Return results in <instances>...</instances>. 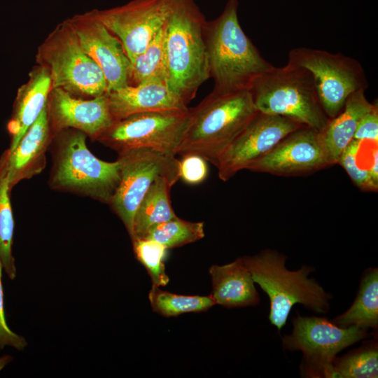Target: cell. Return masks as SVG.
Listing matches in <instances>:
<instances>
[{
    "instance_id": "obj_1",
    "label": "cell",
    "mask_w": 378,
    "mask_h": 378,
    "mask_svg": "<svg viewBox=\"0 0 378 378\" xmlns=\"http://www.w3.org/2000/svg\"><path fill=\"white\" fill-rule=\"evenodd\" d=\"M206 24L194 0H173L164 29L165 79L187 106L210 78Z\"/></svg>"
},
{
    "instance_id": "obj_2",
    "label": "cell",
    "mask_w": 378,
    "mask_h": 378,
    "mask_svg": "<svg viewBox=\"0 0 378 378\" xmlns=\"http://www.w3.org/2000/svg\"><path fill=\"white\" fill-rule=\"evenodd\" d=\"M238 6L237 0H227L221 14L207 21L209 74L215 93L248 90L257 78L274 66L242 29Z\"/></svg>"
},
{
    "instance_id": "obj_3",
    "label": "cell",
    "mask_w": 378,
    "mask_h": 378,
    "mask_svg": "<svg viewBox=\"0 0 378 378\" xmlns=\"http://www.w3.org/2000/svg\"><path fill=\"white\" fill-rule=\"evenodd\" d=\"M190 109L177 155H197L216 165L218 159L258 113L249 90L211 92Z\"/></svg>"
},
{
    "instance_id": "obj_4",
    "label": "cell",
    "mask_w": 378,
    "mask_h": 378,
    "mask_svg": "<svg viewBox=\"0 0 378 378\" xmlns=\"http://www.w3.org/2000/svg\"><path fill=\"white\" fill-rule=\"evenodd\" d=\"M87 135L74 129L52 136L50 185L108 204L119 181V162L97 158L86 145Z\"/></svg>"
},
{
    "instance_id": "obj_5",
    "label": "cell",
    "mask_w": 378,
    "mask_h": 378,
    "mask_svg": "<svg viewBox=\"0 0 378 378\" xmlns=\"http://www.w3.org/2000/svg\"><path fill=\"white\" fill-rule=\"evenodd\" d=\"M286 258L270 249L242 258L253 281L269 296V319L279 330L286 324L294 304L299 303L323 314L329 309L331 298L314 279L308 278L312 267L302 266L298 271H290L285 267Z\"/></svg>"
},
{
    "instance_id": "obj_6",
    "label": "cell",
    "mask_w": 378,
    "mask_h": 378,
    "mask_svg": "<svg viewBox=\"0 0 378 378\" xmlns=\"http://www.w3.org/2000/svg\"><path fill=\"white\" fill-rule=\"evenodd\" d=\"M249 92L258 111L280 115L321 132L329 118L317 94L309 71L288 62L257 78Z\"/></svg>"
},
{
    "instance_id": "obj_7",
    "label": "cell",
    "mask_w": 378,
    "mask_h": 378,
    "mask_svg": "<svg viewBox=\"0 0 378 378\" xmlns=\"http://www.w3.org/2000/svg\"><path fill=\"white\" fill-rule=\"evenodd\" d=\"M35 57L37 65L49 74L52 88L84 99L108 92L102 69L83 50L66 20L39 45Z\"/></svg>"
},
{
    "instance_id": "obj_8",
    "label": "cell",
    "mask_w": 378,
    "mask_h": 378,
    "mask_svg": "<svg viewBox=\"0 0 378 378\" xmlns=\"http://www.w3.org/2000/svg\"><path fill=\"white\" fill-rule=\"evenodd\" d=\"M288 62L311 72L321 106L329 119L342 111L352 93L368 87L361 64L342 53L298 47L290 50Z\"/></svg>"
},
{
    "instance_id": "obj_9",
    "label": "cell",
    "mask_w": 378,
    "mask_h": 378,
    "mask_svg": "<svg viewBox=\"0 0 378 378\" xmlns=\"http://www.w3.org/2000/svg\"><path fill=\"white\" fill-rule=\"evenodd\" d=\"M189 108L129 115L114 121L97 141L118 153L132 148H148L174 157L189 122Z\"/></svg>"
},
{
    "instance_id": "obj_10",
    "label": "cell",
    "mask_w": 378,
    "mask_h": 378,
    "mask_svg": "<svg viewBox=\"0 0 378 378\" xmlns=\"http://www.w3.org/2000/svg\"><path fill=\"white\" fill-rule=\"evenodd\" d=\"M119 181L108 204L133 235L136 211L154 181L160 176L177 181L179 160L148 148L118 153Z\"/></svg>"
},
{
    "instance_id": "obj_11",
    "label": "cell",
    "mask_w": 378,
    "mask_h": 378,
    "mask_svg": "<svg viewBox=\"0 0 378 378\" xmlns=\"http://www.w3.org/2000/svg\"><path fill=\"white\" fill-rule=\"evenodd\" d=\"M293 324L292 333L283 338V346L302 351L301 370L312 377H328L336 355L368 336L367 330L356 326L341 328L321 317L298 314Z\"/></svg>"
},
{
    "instance_id": "obj_12",
    "label": "cell",
    "mask_w": 378,
    "mask_h": 378,
    "mask_svg": "<svg viewBox=\"0 0 378 378\" xmlns=\"http://www.w3.org/2000/svg\"><path fill=\"white\" fill-rule=\"evenodd\" d=\"M173 0H132L114 8L98 10L102 23L121 42L132 63L165 24Z\"/></svg>"
},
{
    "instance_id": "obj_13",
    "label": "cell",
    "mask_w": 378,
    "mask_h": 378,
    "mask_svg": "<svg viewBox=\"0 0 378 378\" xmlns=\"http://www.w3.org/2000/svg\"><path fill=\"white\" fill-rule=\"evenodd\" d=\"M304 126L290 118L258 113L218 160V177L226 181L274 148L284 136Z\"/></svg>"
},
{
    "instance_id": "obj_14",
    "label": "cell",
    "mask_w": 378,
    "mask_h": 378,
    "mask_svg": "<svg viewBox=\"0 0 378 378\" xmlns=\"http://www.w3.org/2000/svg\"><path fill=\"white\" fill-rule=\"evenodd\" d=\"M332 166L319 132L302 126L284 136L247 169L281 176L309 174Z\"/></svg>"
},
{
    "instance_id": "obj_15",
    "label": "cell",
    "mask_w": 378,
    "mask_h": 378,
    "mask_svg": "<svg viewBox=\"0 0 378 378\" xmlns=\"http://www.w3.org/2000/svg\"><path fill=\"white\" fill-rule=\"evenodd\" d=\"M66 20L83 50L102 69L108 92L130 85L131 62L120 40L99 20L97 9Z\"/></svg>"
},
{
    "instance_id": "obj_16",
    "label": "cell",
    "mask_w": 378,
    "mask_h": 378,
    "mask_svg": "<svg viewBox=\"0 0 378 378\" xmlns=\"http://www.w3.org/2000/svg\"><path fill=\"white\" fill-rule=\"evenodd\" d=\"M46 107L52 136L64 130L74 129L97 141L114 122L107 93L84 99L52 88Z\"/></svg>"
},
{
    "instance_id": "obj_17",
    "label": "cell",
    "mask_w": 378,
    "mask_h": 378,
    "mask_svg": "<svg viewBox=\"0 0 378 378\" xmlns=\"http://www.w3.org/2000/svg\"><path fill=\"white\" fill-rule=\"evenodd\" d=\"M107 94L114 121L136 113L186 111L189 108L162 80L127 85Z\"/></svg>"
},
{
    "instance_id": "obj_18",
    "label": "cell",
    "mask_w": 378,
    "mask_h": 378,
    "mask_svg": "<svg viewBox=\"0 0 378 378\" xmlns=\"http://www.w3.org/2000/svg\"><path fill=\"white\" fill-rule=\"evenodd\" d=\"M52 139L46 106L15 148L12 151L6 150L2 155L6 161L10 189L18 182L31 178L43 169L46 154Z\"/></svg>"
},
{
    "instance_id": "obj_19",
    "label": "cell",
    "mask_w": 378,
    "mask_h": 378,
    "mask_svg": "<svg viewBox=\"0 0 378 378\" xmlns=\"http://www.w3.org/2000/svg\"><path fill=\"white\" fill-rule=\"evenodd\" d=\"M51 89L49 74L36 64L29 71L27 81L20 86L17 91L12 115L7 125L11 139L8 149L9 151L15 148L46 108Z\"/></svg>"
},
{
    "instance_id": "obj_20",
    "label": "cell",
    "mask_w": 378,
    "mask_h": 378,
    "mask_svg": "<svg viewBox=\"0 0 378 378\" xmlns=\"http://www.w3.org/2000/svg\"><path fill=\"white\" fill-rule=\"evenodd\" d=\"M211 277V297L216 304L226 308L256 305L260 298L251 274L242 258L209 270Z\"/></svg>"
},
{
    "instance_id": "obj_21",
    "label": "cell",
    "mask_w": 378,
    "mask_h": 378,
    "mask_svg": "<svg viewBox=\"0 0 378 378\" xmlns=\"http://www.w3.org/2000/svg\"><path fill=\"white\" fill-rule=\"evenodd\" d=\"M374 104L367 99L365 90H358L347 98L342 111L329 119L319 132L332 165L337 163L343 150L354 139L360 120Z\"/></svg>"
},
{
    "instance_id": "obj_22",
    "label": "cell",
    "mask_w": 378,
    "mask_h": 378,
    "mask_svg": "<svg viewBox=\"0 0 378 378\" xmlns=\"http://www.w3.org/2000/svg\"><path fill=\"white\" fill-rule=\"evenodd\" d=\"M176 183L165 176L154 181L136 211L132 241L144 239L153 227L176 217L170 200V190Z\"/></svg>"
},
{
    "instance_id": "obj_23",
    "label": "cell",
    "mask_w": 378,
    "mask_h": 378,
    "mask_svg": "<svg viewBox=\"0 0 378 378\" xmlns=\"http://www.w3.org/2000/svg\"><path fill=\"white\" fill-rule=\"evenodd\" d=\"M341 328L356 326L363 330L378 326V270H368L361 280L357 297L342 314L331 321Z\"/></svg>"
},
{
    "instance_id": "obj_24",
    "label": "cell",
    "mask_w": 378,
    "mask_h": 378,
    "mask_svg": "<svg viewBox=\"0 0 378 378\" xmlns=\"http://www.w3.org/2000/svg\"><path fill=\"white\" fill-rule=\"evenodd\" d=\"M10 190L6 161L2 155L0 160V260L7 276L13 280L16 276V267L12 253L15 223Z\"/></svg>"
},
{
    "instance_id": "obj_25",
    "label": "cell",
    "mask_w": 378,
    "mask_h": 378,
    "mask_svg": "<svg viewBox=\"0 0 378 378\" xmlns=\"http://www.w3.org/2000/svg\"><path fill=\"white\" fill-rule=\"evenodd\" d=\"M164 29L165 24L152 38L144 51L131 63L130 85H136L152 80L166 82Z\"/></svg>"
},
{
    "instance_id": "obj_26",
    "label": "cell",
    "mask_w": 378,
    "mask_h": 378,
    "mask_svg": "<svg viewBox=\"0 0 378 378\" xmlns=\"http://www.w3.org/2000/svg\"><path fill=\"white\" fill-rule=\"evenodd\" d=\"M148 299L153 312L167 317L188 312H205L216 302L211 295H185L160 290L152 286Z\"/></svg>"
},
{
    "instance_id": "obj_27",
    "label": "cell",
    "mask_w": 378,
    "mask_h": 378,
    "mask_svg": "<svg viewBox=\"0 0 378 378\" xmlns=\"http://www.w3.org/2000/svg\"><path fill=\"white\" fill-rule=\"evenodd\" d=\"M378 375L376 344L363 346L342 357L335 358L328 377L374 378Z\"/></svg>"
},
{
    "instance_id": "obj_28",
    "label": "cell",
    "mask_w": 378,
    "mask_h": 378,
    "mask_svg": "<svg viewBox=\"0 0 378 378\" xmlns=\"http://www.w3.org/2000/svg\"><path fill=\"white\" fill-rule=\"evenodd\" d=\"M204 237V223L176 217L153 227L144 239L155 241L167 249L197 241Z\"/></svg>"
},
{
    "instance_id": "obj_29",
    "label": "cell",
    "mask_w": 378,
    "mask_h": 378,
    "mask_svg": "<svg viewBox=\"0 0 378 378\" xmlns=\"http://www.w3.org/2000/svg\"><path fill=\"white\" fill-rule=\"evenodd\" d=\"M136 259L144 266L151 281L152 286H164L169 281L165 272L164 260L167 248L160 243L148 239L132 241Z\"/></svg>"
},
{
    "instance_id": "obj_30",
    "label": "cell",
    "mask_w": 378,
    "mask_h": 378,
    "mask_svg": "<svg viewBox=\"0 0 378 378\" xmlns=\"http://www.w3.org/2000/svg\"><path fill=\"white\" fill-rule=\"evenodd\" d=\"M362 141L353 139L342 153L337 164L346 172L353 183L364 191H377L378 182L374 180L366 168L360 166L358 161Z\"/></svg>"
},
{
    "instance_id": "obj_31",
    "label": "cell",
    "mask_w": 378,
    "mask_h": 378,
    "mask_svg": "<svg viewBox=\"0 0 378 378\" xmlns=\"http://www.w3.org/2000/svg\"><path fill=\"white\" fill-rule=\"evenodd\" d=\"M208 175L206 161L197 155H186L179 160V176L186 183L197 185Z\"/></svg>"
},
{
    "instance_id": "obj_32",
    "label": "cell",
    "mask_w": 378,
    "mask_h": 378,
    "mask_svg": "<svg viewBox=\"0 0 378 378\" xmlns=\"http://www.w3.org/2000/svg\"><path fill=\"white\" fill-rule=\"evenodd\" d=\"M2 270L3 267L0 260V351L6 346L22 350L27 346L25 339L12 331L6 322L4 309V291L1 283Z\"/></svg>"
},
{
    "instance_id": "obj_33",
    "label": "cell",
    "mask_w": 378,
    "mask_h": 378,
    "mask_svg": "<svg viewBox=\"0 0 378 378\" xmlns=\"http://www.w3.org/2000/svg\"><path fill=\"white\" fill-rule=\"evenodd\" d=\"M354 139L362 142L370 141L378 144V105L377 100L372 109L360 120L354 134Z\"/></svg>"
},
{
    "instance_id": "obj_34",
    "label": "cell",
    "mask_w": 378,
    "mask_h": 378,
    "mask_svg": "<svg viewBox=\"0 0 378 378\" xmlns=\"http://www.w3.org/2000/svg\"><path fill=\"white\" fill-rule=\"evenodd\" d=\"M12 358L5 356L0 358V371L11 360Z\"/></svg>"
}]
</instances>
